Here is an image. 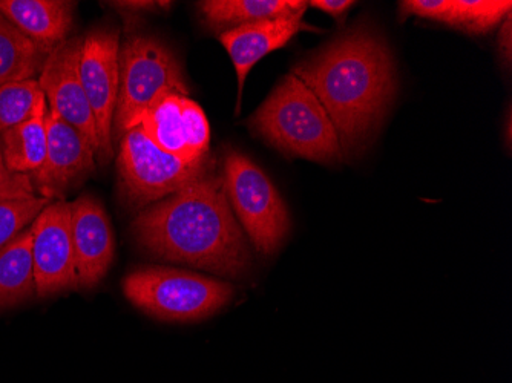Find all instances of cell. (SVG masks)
<instances>
[{
    "instance_id": "obj_11",
    "label": "cell",
    "mask_w": 512,
    "mask_h": 383,
    "mask_svg": "<svg viewBox=\"0 0 512 383\" xmlns=\"http://www.w3.org/2000/svg\"><path fill=\"white\" fill-rule=\"evenodd\" d=\"M96 164V149L88 137L48 109L45 161L30 175L39 197H62L96 171Z\"/></svg>"
},
{
    "instance_id": "obj_24",
    "label": "cell",
    "mask_w": 512,
    "mask_h": 383,
    "mask_svg": "<svg viewBox=\"0 0 512 383\" xmlns=\"http://www.w3.org/2000/svg\"><path fill=\"white\" fill-rule=\"evenodd\" d=\"M37 195L30 175L14 174L5 164L0 149V201Z\"/></svg>"
},
{
    "instance_id": "obj_8",
    "label": "cell",
    "mask_w": 512,
    "mask_h": 383,
    "mask_svg": "<svg viewBox=\"0 0 512 383\" xmlns=\"http://www.w3.org/2000/svg\"><path fill=\"white\" fill-rule=\"evenodd\" d=\"M79 71L96 122L99 137L97 158L100 164H106L112 157V122L119 99V31L99 28L86 34L83 37Z\"/></svg>"
},
{
    "instance_id": "obj_18",
    "label": "cell",
    "mask_w": 512,
    "mask_h": 383,
    "mask_svg": "<svg viewBox=\"0 0 512 383\" xmlns=\"http://www.w3.org/2000/svg\"><path fill=\"white\" fill-rule=\"evenodd\" d=\"M33 293L36 278L30 227L0 249V308L27 301Z\"/></svg>"
},
{
    "instance_id": "obj_12",
    "label": "cell",
    "mask_w": 512,
    "mask_h": 383,
    "mask_svg": "<svg viewBox=\"0 0 512 383\" xmlns=\"http://www.w3.org/2000/svg\"><path fill=\"white\" fill-rule=\"evenodd\" d=\"M83 37H73L60 43L46 57L40 71L39 85L50 103V111L62 118L63 122L82 132L99 152L96 122L86 99L85 89L80 80V53Z\"/></svg>"
},
{
    "instance_id": "obj_10",
    "label": "cell",
    "mask_w": 512,
    "mask_h": 383,
    "mask_svg": "<svg viewBox=\"0 0 512 383\" xmlns=\"http://www.w3.org/2000/svg\"><path fill=\"white\" fill-rule=\"evenodd\" d=\"M138 126L158 148L184 163L207 158L211 128L201 106L188 95H166L145 112Z\"/></svg>"
},
{
    "instance_id": "obj_19",
    "label": "cell",
    "mask_w": 512,
    "mask_h": 383,
    "mask_svg": "<svg viewBox=\"0 0 512 383\" xmlns=\"http://www.w3.org/2000/svg\"><path fill=\"white\" fill-rule=\"evenodd\" d=\"M48 54L0 13V86L40 76Z\"/></svg>"
},
{
    "instance_id": "obj_17",
    "label": "cell",
    "mask_w": 512,
    "mask_h": 383,
    "mask_svg": "<svg viewBox=\"0 0 512 383\" xmlns=\"http://www.w3.org/2000/svg\"><path fill=\"white\" fill-rule=\"evenodd\" d=\"M46 114L48 103L46 99H42L33 117L14 128L0 132V149L5 164L14 174H34L45 161Z\"/></svg>"
},
{
    "instance_id": "obj_13",
    "label": "cell",
    "mask_w": 512,
    "mask_h": 383,
    "mask_svg": "<svg viewBox=\"0 0 512 383\" xmlns=\"http://www.w3.org/2000/svg\"><path fill=\"white\" fill-rule=\"evenodd\" d=\"M71 233L79 287L99 284L114 259V233L108 213L96 198L83 195L71 203Z\"/></svg>"
},
{
    "instance_id": "obj_25",
    "label": "cell",
    "mask_w": 512,
    "mask_h": 383,
    "mask_svg": "<svg viewBox=\"0 0 512 383\" xmlns=\"http://www.w3.org/2000/svg\"><path fill=\"white\" fill-rule=\"evenodd\" d=\"M309 5L330 14L339 23H342L345 20V16H347L348 10L355 5V2L353 0H313V2H309Z\"/></svg>"
},
{
    "instance_id": "obj_27",
    "label": "cell",
    "mask_w": 512,
    "mask_h": 383,
    "mask_svg": "<svg viewBox=\"0 0 512 383\" xmlns=\"http://www.w3.org/2000/svg\"><path fill=\"white\" fill-rule=\"evenodd\" d=\"M511 14H508L505 19V25L502 27V31H500L499 37V48L500 54L502 57H505L506 66L511 65V53H512V43H511Z\"/></svg>"
},
{
    "instance_id": "obj_4",
    "label": "cell",
    "mask_w": 512,
    "mask_h": 383,
    "mask_svg": "<svg viewBox=\"0 0 512 383\" xmlns=\"http://www.w3.org/2000/svg\"><path fill=\"white\" fill-rule=\"evenodd\" d=\"M169 94L188 95L183 66L174 51L145 34L129 33L120 46L119 99L112 134L122 138L145 112Z\"/></svg>"
},
{
    "instance_id": "obj_14",
    "label": "cell",
    "mask_w": 512,
    "mask_h": 383,
    "mask_svg": "<svg viewBox=\"0 0 512 383\" xmlns=\"http://www.w3.org/2000/svg\"><path fill=\"white\" fill-rule=\"evenodd\" d=\"M304 14L296 16L276 17L247 23L243 27L232 28L220 34L221 45L226 48L230 60L234 63L238 77V94H243L244 83L250 69L260 62L267 54L281 50L299 31L307 27L302 22Z\"/></svg>"
},
{
    "instance_id": "obj_9",
    "label": "cell",
    "mask_w": 512,
    "mask_h": 383,
    "mask_svg": "<svg viewBox=\"0 0 512 383\" xmlns=\"http://www.w3.org/2000/svg\"><path fill=\"white\" fill-rule=\"evenodd\" d=\"M33 232L34 278L40 298L79 287L73 233L71 203L54 201L31 224Z\"/></svg>"
},
{
    "instance_id": "obj_23",
    "label": "cell",
    "mask_w": 512,
    "mask_h": 383,
    "mask_svg": "<svg viewBox=\"0 0 512 383\" xmlns=\"http://www.w3.org/2000/svg\"><path fill=\"white\" fill-rule=\"evenodd\" d=\"M453 0H405L399 4L401 17L414 16L422 19L434 20V22L450 23Z\"/></svg>"
},
{
    "instance_id": "obj_26",
    "label": "cell",
    "mask_w": 512,
    "mask_h": 383,
    "mask_svg": "<svg viewBox=\"0 0 512 383\" xmlns=\"http://www.w3.org/2000/svg\"><path fill=\"white\" fill-rule=\"evenodd\" d=\"M171 2H152V0H134V2H109V7L117 8V10L131 11V13H137V11H161L169 10L171 8Z\"/></svg>"
},
{
    "instance_id": "obj_20",
    "label": "cell",
    "mask_w": 512,
    "mask_h": 383,
    "mask_svg": "<svg viewBox=\"0 0 512 383\" xmlns=\"http://www.w3.org/2000/svg\"><path fill=\"white\" fill-rule=\"evenodd\" d=\"M511 0H453L448 27L470 34H486L511 14Z\"/></svg>"
},
{
    "instance_id": "obj_15",
    "label": "cell",
    "mask_w": 512,
    "mask_h": 383,
    "mask_svg": "<svg viewBox=\"0 0 512 383\" xmlns=\"http://www.w3.org/2000/svg\"><path fill=\"white\" fill-rule=\"evenodd\" d=\"M74 7L66 0H0V13L48 56L71 33Z\"/></svg>"
},
{
    "instance_id": "obj_16",
    "label": "cell",
    "mask_w": 512,
    "mask_h": 383,
    "mask_svg": "<svg viewBox=\"0 0 512 383\" xmlns=\"http://www.w3.org/2000/svg\"><path fill=\"white\" fill-rule=\"evenodd\" d=\"M304 0H207L200 2L201 16L212 31L232 30L247 23L306 13Z\"/></svg>"
},
{
    "instance_id": "obj_2",
    "label": "cell",
    "mask_w": 512,
    "mask_h": 383,
    "mask_svg": "<svg viewBox=\"0 0 512 383\" xmlns=\"http://www.w3.org/2000/svg\"><path fill=\"white\" fill-rule=\"evenodd\" d=\"M292 73L324 106L344 154L367 146L396 94L390 48L378 31L365 23L339 34Z\"/></svg>"
},
{
    "instance_id": "obj_21",
    "label": "cell",
    "mask_w": 512,
    "mask_h": 383,
    "mask_svg": "<svg viewBox=\"0 0 512 383\" xmlns=\"http://www.w3.org/2000/svg\"><path fill=\"white\" fill-rule=\"evenodd\" d=\"M42 99H45V94L36 79L0 86V132L33 117Z\"/></svg>"
},
{
    "instance_id": "obj_3",
    "label": "cell",
    "mask_w": 512,
    "mask_h": 383,
    "mask_svg": "<svg viewBox=\"0 0 512 383\" xmlns=\"http://www.w3.org/2000/svg\"><path fill=\"white\" fill-rule=\"evenodd\" d=\"M250 129L290 157L336 164L344 158L338 131L329 114L298 76L278 83L249 120Z\"/></svg>"
},
{
    "instance_id": "obj_5",
    "label": "cell",
    "mask_w": 512,
    "mask_h": 383,
    "mask_svg": "<svg viewBox=\"0 0 512 383\" xmlns=\"http://www.w3.org/2000/svg\"><path fill=\"white\" fill-rule=\"evenodd\" d=\"M123 293L146 315L174 322L209 318L235 296L229 282L168 267L134 270L123 281Z\"/></svg>"
},
{
    "instance_id": "obj_22",
    "label": "cell",
    "mask_w": 512,
    "mask_h": 383,
    "mask_svg": "<svg viewBox=\"0 0 512 383\" xmlns=\"http://www.w3.org/2000/svg\"><path fill=\"white\" fill-rule=\"evenodd\" d=\"M48 204L50 200L39 195L0 201V249L27 230Z\"/></svg>"
},
{
    "instance_id": "obj_7",
    "label": "cell",
    "mask_w": 512,
    "mask_h": 383,
    "mask_svg": "<svg viewBox=\"0 0 512 383\" xmlns=\"http://www.w3.org/2000/svg\"><path fill=\"white\" fill-rule=\"evenodd\" d=\"M120 192L132 209H143L175 194L181 187L200 177L209 161L184 163L158 148L140 126L120 138Z\"/></svg>"
},
{
    "instance_id": "obj_6",
    "label": "cell",
    "mask_w": 512,
    "mask_h": 383,
    "mask_svg": "<svg viewBox=\"0 0 512 383\" xmlns=\"http://www.w3.org/2000/svg\"><path fill=\"white\" fill-rule=\"evenodd\" d=\"M223 181L232 212L253 247L273 255L287 238L290 217L270 178L249 157L232 149L224 155Z\"/></svg>"
},
{
    "instance_id": "obj_1",
    "label": "cell",
    "mask_w": 512,
    "mask_h": 383,
    "mask_svg": "<svg viewBox=\"0 0 512 383\" xmlns=\"http://www.w3.org/2000/svg\"><path fill=\"white\" fill-rule=\"evenodd\" d=\"M132 229L143 249L165 261L234 279L252 269V253L227 200L223 175L209 169L138 213Z\"/></svg>"
}]
</instances>
